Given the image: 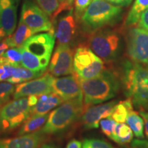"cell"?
Returning <instances> with one entry per match:
<instances>
[{
	"label": "cell",
	"instance_id": "1",
	"mask_svg": "<svg viewBox=\"0 0 148 148\" xmlns=\"http://www.w3.org/2000/svg\"><path fill=\"white\" fill-rule=\"evenodd\" d=\"M54 35L50 33L34 34L18 47L21 51V64L36 72L47 69L55 44Z\"/></svg>",
	"mask_w": 148,
	"mask_h": 148
},
{
	"label": "cell",
	"instance_id": "2",
	"mask_svg": "<svg viewBox=\"0 0 148 148\" xmlns=\"http://www.w3.org/2000/svg\"><path fill=\"white\" fill-rule=\"evenodd\" d=\"M121 82L125 95L134 106L148 110V66L125 61L122 65Z\"/></svg>",
	"mask_w": 148,
	"mask_h": 148
},
{
	"label": "cell",
	"instance_id": "3",
	"mask_svg": "<svg viewBox=\"0 0 148 148\" xmlns=\"http://www.w3.org/2000/svg\"><path fill=\"white\" fill-rule=\"evenodd\" d=\"M83 99L86 106L98 104L114 98L119 90L120 83L115 74L103 71L88 79H79Z\"/></svg>",
	"mask_w": 148,
	"mask_h": 148
},
{
	"label": "cell",
	"instance_id": "4",
	"mask_svg": "<svg viewBox=\"0 0 148 148\" xmlns=\"http://www.w3.org/2000/svg\"><path fill=\"white\" fill-rule=\"evenodd\" d=\"M121 12V7L106 0H92L80 18L83 29L88 33L94 32L114 23Z\"/></svg>",
	"mask_w": 148,
	"mask_h": 148
},
{
	"label": "cell",
	"instance_id": "5",
	"mask_svg": "<svg viewBox=\"0 0 148 148\" xmlns=\"http://www.w3.org/2000/svg\"><path fill=\"white\" fill-rule=\"evenodd\" d=\"M83 111V98L64 101L49 114L47 122L40 131L45 134L63 132L82 115Z\"/></svg>",
	"mask_w": 148,
	"mask_h": 148
},
{
	"label": "cell",
	"instance_id": "6",
	"mask_svg": "<svg viewBox=\"0 0 148 148\" xmlns=\"http://www.w3.org/2000/svg\"><path fill=\"white\" fill-rule=\"evenodd\" d=\"M33 106L28 97L8 101L0 108V134L14 130L32 114Z\"/></svg>",
	"mask_w": 148,
	"mask_h": 148
},
{
	"label": "cell",
	"instance_id": "7",
	"mask_svg": "<svg viewBox=\"0 0 148 148\" xmlns=\"http://www.w3.org/2000/svg\"><path fill=\"white\" fill-rule=\"evenodd\" d=\"M88 45L90 49L101 60L110 62L119 56L121 39L115 31L101 28L91 33Z\"/></svg>",
	"mask_w": 148,
	"mask_h": 148
},
{
	"label": "cell",
	"instance_id": "8",
	"mask_svg": "<svg viewBox=\"0 0 148 148\" xmlns=\"http://www.w3.org/2000/svg\"><path fill=\"white\" fill-rule=\"evenodd\" d=\"M73 70L78 79H88L101 73L104 65L102 60L89 47L80 46L74 53Z\"/></svg>",
	"mask_w": 148,
	"mask_h": 148
},
{
	"label": "cell",
	"instance_id": "9",
	"mask_svg": "<svg viewBox=\"0 0 148 148\" xmlns=\"http://www.w3.org/2000/svg\"><path fill=\"white\" fill-rule=\"evenodd\" d=\"M76 20L73 7L62 10L51 20L58 45H71L76 35Z\"/></svg>",
	"mask_w": 148,
	"mask_h": 148
},
{
	"label": "cell",
	"instance_id": "10",
	"mask_svg": "<svg viewBox=\"0 0 148 148\" xmlns=\"http://www.w3.org/2000/svg\"><path fill=\"white\" fill-rule=\"evenodd\" d=\"M20 18L36 33L47 32L54 35L53 23L47 14L31 0L24 1Z\"/></svg>",
	"mask_w": 148,
	"mask_h": 148
},
{
	"label": "cell",
	"instance_id": "11",
	"mask_svg": "<svg viewBox=\"0 0 148 148\" xmlns=\"http://www.w3.org/2000/svg\"><path fill=\"white\" fill-rule=\"evenodd\" d=\"M127 52L132 62L148 66V31L140 27L130 29Z\"/></svg>",
	"mask_w": 148,
	"mask_h": 148
},
{
	"label": "cell",
	"instance_id": "12",
	"mask_svg": "<svg viewBox=\"0 0 148 148\" xmlns=\"http://www.w3.org/2000/svg\"><path fill=\"white\" fill-rule=\"evenodd\" d=\"M73 56L71 46L58 45L49 62V73L56 77L73 74Z\"/></svg>",
	"mask_w": 148,
	"mask_h": 148
},
{
	"label": "cell",
	"instance_id": "13",
	"mask_svg": "<svg viewBox=\"0 0 148 148\" xmlns=\"http://www.w3.org/2000/svg\"><path fill=\"white\" fill-rule=\"evenodd\" d=\"M54 77L50 73L42 74L39 78L20 83L15 86L13 93L14 99L27 97L29 95L39 96L42 94L53 92L52 82Z\"/></svg>",
	"mask_w": 148,
	"mask_h": 148
},
{
	"label": "cell",
	"instance_id": "14",
	"mask_svg": "<svg viewBox=\"0 0 148 148\" xmlns=\"http://www.w3.org/2000/svg\"><path fill=\"white\" fill-rule=\"evenodd\" d=\"M52 90L64 101L83 98L79 79L74 73L72 75L53 79Z\"/></svg>",
	"mask_w": 148,
	"mask_h": 148
},
{
	"label": "cell",
	"instance_id": "15",
	"mask_svg": "<svg viewBox=\"0 0 148 148\" xmlns=\"http://www.w3.org/2000/svg\"><path fill=\"white\" fill-rule=\"evenodd\" d=\"M116 103V101L113 100L86 109L81 115L82 125L86 129L98 128L101 119L110 116L112 109Z\"/></svg>",
	"mask_w": 148,
	"mask_h": 148
},
{
	"label": "cell",
	"instance_id": "16",
	"mask_svg": "<svg viewBox=\"0 0 148 148\" xmlns=\"http://www.w3.org/2000/svg\"><path fill=\"white\" fill-rule=\"evenodd\" d=\"M18 0H0V28L6 36L13 34L17 20Z\"/></svg>",
	"mask_w": 148,
	"mask_h": 148
},
{
	"label": "cell",
	"instance_id": "17",
	"mask_svg": "<svg viewBox=\"0 0 148 148\" xmlns=\"http://www.w3.org/2000/svg\"><path fill=\"white\" fill-rule=\"evenodd\" d=\"M45 140L40 130L14 138H0V148H39Z\"/></svg>",
	"mask_w": 148,
	"mask_h": 148
},
{
	"label": "cell",
	"instance_id": "18",
	"mask_svg": "<svg viewBox=\"0 0 148 148\" xmlns=\"http://www.w3.org/2000/svg\"><path fill=\"white\" fill-rule=\"evenodd\" d=\"M64 100L54 92L38 96L36 104L32 109V114H45L63 102Z\"/></svg>",
	"mask_w": 148,
	"mask_h": 148
},
{
	"label": "cell",
	"instance_id": "19",
	"mask_svg": "<svg viewBox=\"0 0 148 148\" xmlns=\"http://www.w3.org/2000/svg\"><path fill=\"white\" fill-rule=\"evenodd\" d=\"M36 32L29 27L20 18L19 23L15 32L10 36H8L5 40L8 44L9 47H18L23 43L25 40L36 34Z\"/></svg>",
	"mask_w": 148,
	"mask_h": 148
},
{
	"label": "cell",
	"instance_id": "20",
	"mask_svg": "<svg viewBox=\"0 0 148 148\" xmlns=\"http://www.w3.org/2000/svg\"><path fill=\"white\" fill-rule=\"evenodd\" d=\"M48 114H32L23 123L17 133L18 136L31 134L41 129L47 121Z\"/></svg>",
	"mask_w": 148,
	"mask_h": 148
},
{
	"label": "cell",
	"instance_id": "21",
	"mask_svg": "<svg viewBox=\"0 0 148 148\" xmlns=\"http://www.w3.org/2000/svg\"><path fill=\"white\" fill-rule=\"evenodd\" d=\"M43 73L42 72L34 71L23 66H16L13 75L7 80V82L12 84H20V83L25 82L32 79L37 78L41 76Z\"/></svg>",
	"mask_w": 148,
	"mask_h": 148
},
{
	"label": "cell",
	"instance_id": "22",
	"mask_svg": "<svg viewBox=\"0 0 148 148\" xmlns=\"http://www.w3.org/2000/svg\"><path fill=\"white\" fill-rule=\"evenodd\" d=\"M133 110L132 102L130 99L116 103L112 109L110 117L116 123H124L130 111Z\"/></svg>",
	"mask_w": 148,
	"mask_h": 148
},
{
	"label": "cell",
	"instance_id": "23",
	"mask_svg": "<svg viewBox=\"0 0 148 148\" xmlns=\"http://www.w3.org/2000/svg\"><path fill=\"white\" fill-rule=\"evenodd\" d=\"M148 8V0H136L125 20L127 26L134 25L138 22L141 14Z\"/></svg>",
	"mask_w": 148,
	"mask_h": 148
},
{
	"label": "cell",
	"instance_id": "24",
	"mask_svg": "<svg viewBox=\"0 0 148 148\" xmlns=\"http://www.w3.org/2000/svg\"><path fill=\"white\" fill-rule=\"evenodd\" d=\"M126 122L136 138H143L144 121L141 116L138 115L137 112L134 110L130 111L126 119Z\"/></svg>",
	"mask_w": 148,
	"mask_h": 148
},
{
	"label": "cell",
	"instance_id": "25",
	"mask_svg": "<svg viewBox=\"0 0 148 148\" xmlns=\"http://www.w3.org/2000/svg\"><path fill=\"white\" fill-rule=\"evenodd\" d=\"M133 134V132L128 125L124 123H118L112 140L120 145H125L132 142Z\"/></svg>",
	"mask_w": 148,
	"mask_h": 148
},
{
	"label": "cell",
	"instance_id": "26",
	"mask_svg": "<svg viewBox=\"0 0 148 148\" xmlns=\"http://www.w3.org/2000/svg\"><path fill=\"white\" fill-rule=\"evenodd\" d=\"M37 3L51 20L56 16L60 8L58 0H36Z\"/></svg>",
	"mask_w": 148,
	"mask_h": 148
},
{
	"label": "cell",
	"instance_id": "27",
	"mask_svg": "<svg viewBox=\"0 0 148 148\" xmlns=\"http://www.w3.org/2000/svg\"><path fill=\"white\" fill-rule=\"evenodd\" d=\"M0 58L14 66H19L21 64L22 56L18 47H11L7 49Z\"/></svg>",
	"mask_w": 148,
	"mask_h": 148
},
{
	"label": "cell",
	"instance_id": "28",
	"mask_svg": "<svg viewBox=\"0 0 148 148\" xmlns=\"http://www.w3.org/2000/svg\"><path fill=\"white\" fill-rule=\"evenodd\" d=\"M15 86L10 82H0V108L10 101L13 95Z\"/></svg>",
	"mask_w": 148,
	"mask_h": 148
},
{
	"label": "cell",
	"instance_id": "29",
	"mask_svg": "<svg viewBox=\"0 0 148 148\" xmlns=\"http://www.w3.org/2000/svg\"><path fill=\"white\" fill-rule=\"evenodd\" d=\"M116 124H117V123L112 119L110 116L101 119L99 122L101 131L111 140L113 138Z\"/></svg>",
	"mask_w": 148,
	"mask_h": 148
},
{
	"label": "cell",
	"instance_id": "30",
	"mask_svg": "<svg viewBox=\"0 0 148 148\" xmlns=\"http://www.w3.org/2000/svg\"><path fill=\"white\" fill-rule=\"evenodd\" d=\"M16 66H14L0 58V82L7 81L13 75Z\"/></svg>",
	"mask_w": 148,
	"mask_h": 148
},
{
	"label": "cell",
	"instance_id": "31",
	"mask_svg": "<svg viewBox=\"0 0 148 148\" xmlns=\"http://www.w3.org/2000/svg\"><path fill=\"white\" fill-rule=\"evenodd\" d=\"M82 148H114L108 142L101 139H84L82 142Z\"/></svg>",
	"mask_w": 148,
	"mask_h": 148
},
{
	"label": "cell",
	"instance_id": "32",
	"mask_svg": "<svg viewBox=\"0 0 148 148\" xmlns=\"http://www.w3.org/2000/svg\"><path fill=\"white\" fill-rule=\"evenodd\" d=\"M92 0H75V16L76 19L79 20L84 14V11L91 3Z\"/></svg>",
	"mask_w": 148,
	"mask_h": 148
},
{
	"label": "cell",
	"instance_id": "33",
	"mask_svg": "<svg viewBox=\"0 0 148 148\" xmlns=\"http://www.w3.org/2000/svg\"><path fill=\"white\" fill-rule=\"evenodd\" d=\"M138 23V26L148 31V8L141 14Z\"/></svg>",
	"mask_w": 148,
	"mask_h": 148
},
{
	"label": "cell",
	"instance_id": "34",
	"mask_svg": "<svg viewBox=\"0 0 148 148\" xmlns=\"http://www.w3.org/2000/svg\"><path fill=\"white\" fill-rule=\"evenodd\" d=\"M132 148H148V140L135 139L131 142Z\"/></svg>",
	"mask_w": 148,
	"mask_h": 148
},
{
	"label": "cell",
	"instance_id": "35",
	"mask_svg": "<svg viewBox=\"0 0 148 148\" xmlns=\"http://www.w3.org/2000/svg\"><path fill=\"white\" fill-rule=\"evenodd\" d=\"M60 1V8L58 11V13L56 15L60 13V12H62V10H67L72 8V3H73V0H58Z\"/></svg>",
	"mask_w": 148,
	"mask_h": 148
},
{
	"label": "cell",
	"instance_id": "36",
	"mask_svg": "<svg viewBox=\"0 0 148 148\" xmlns=\"http://www.w3.org/2000/svg\"><path fill=\"white\" fill-rule=\"evenodd\" d=\"M140 115L143 117L144 121V124H145V135L148 138V112L146 111L141 110L140 112Z\"/></svg>",
	"mask_w": 148,
	"mask_h": 148
},
{
	"label": "cell",
	"instance_id": "37",
	"mask_svg": "<svg viewBox=\"0 0 148 148\" xmlns=\"http://www.w3.org/2000/svg\"><path fill=\"white\" fill-rule=\"evenodd\" d=\"M82 143L79 140L72 139L67 143L65 148H82Z\"/></svg>",
	"mask_w": 148,
	"mask_h": 148
},
{
	"label": "cell",
	"instance_id": "38",
	"mask_svg": "<svg viewBox=\"0 0 148 148\" xmlns=\"http://www.w3.org/2000/svg\"><path fill=\"white\" fill-rule=\"evenodd\" d=\"M106 1H110L111 3H115V4L119 5H128L132 3V0H106Z\"/></svg>",
	"mask_w": 148,
	"mask_h": 148
},
{
	"label": "cell",
	"instance_id": "39",
	"mask_svg": "<svg viewBox=\"0 0 148 148\" xmlns=\"http://www.w3.org/2000/svg\"><path fill=\"white\" fill-rule=\"evenodd\" d=\"M8 47L9 46L8 45V44L6 43L5 40L0 42V57H1V56L3 55V53L8 49Z\"/></svg>",
	"mask_w": 148,
	"mask_h": 148
},
{
	"label": "cell",
	"instance_id": "40",
	"mask_svg": "<svg viewBox=\"0 0 148 148\" xmlns=\"http://www.w3.org/2000/svg\"><path fill=\"white\" fill-rule=\"evenodd\" d=\"M40 148H57L53 144L51 143H45L42 144Z\"/></svg>",
	"mask_w": 148,
	"mask_h": 148
},
{
	"label": "cell",
	"instance_id": "41",
	"mask_svg": "<svg viewBox=\"0 0 148 148\" xmlns=\"http://www.w3.org/2000/svg\"><path fill=\"white\" fill-rule=\"evenodd\" d=\"M5 36H6V34H5L4 31H3L1 28H0V41H1Z\"/></svg>",
	"mask_w": 148,
	"mask_h": 148
}]
</instances>
